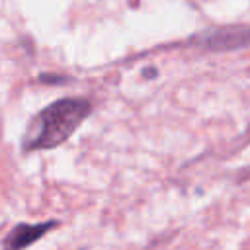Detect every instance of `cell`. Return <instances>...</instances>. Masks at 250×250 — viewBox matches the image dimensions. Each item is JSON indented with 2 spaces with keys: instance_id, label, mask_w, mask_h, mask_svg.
<instances>
[{
  "instance_id": "6da1fadb",
  "label": "cell",
  "mask_w": 250,
  "mask_h": 250,
  "mask_svg": "<svg viewBox=\"0 0 250 250\" xmlns=\"http://www.w3.org/2000/svg\"><path fill=\"white\" fill-rule=\"evenodd\" d=\"M90 104L86 100H59L47 107H43L29 123L25 137H23V148L25 150H43V148H55L61 143H64L78 125L88 117Z\"/></svg>"
},
{
  "instance_id": "7a4b0ae2",
  "label": "cell",
  "mask_w": 250,
  "mask_h": 250,
  "mask_svg": "<svg viewBox=\"0 0 250 250\" xmlns=\"http://www.w3.org/2000/svg\"><path fill=\"white\" fill-rule=\"evenodd\" d=\"M57 227V221H47V223H20L16 225L4 238V250H23L37 242L43 234H47L51 229Z\"/></svg>"
}]
</instances>
